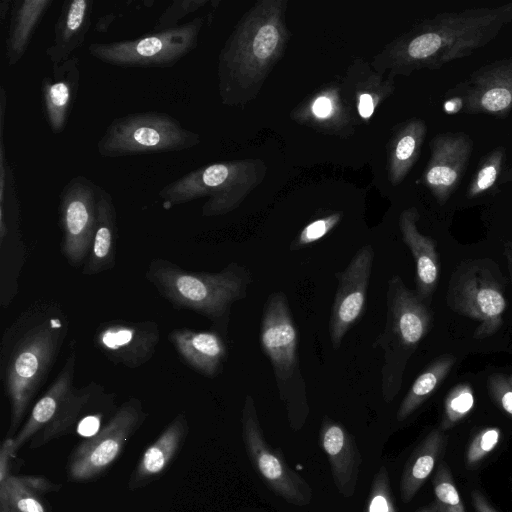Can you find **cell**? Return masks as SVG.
Here are the masks:
<instances>
[{"label": "cell", "mask_w": 512, "mask_h": 512, "mask_svg": "<svg viewBox=\"0 0 512 512\" xmlns=\"http://www.w3.org/2000/svg\"><path fill=\"white\" fill-rule=\"evenodd\" d=\"M61 305L40 300L23 310L4 331L0 344V378L10 404L8 437L21 428L31 401L45 383L68 334Z\"/></svg>", "instance_id": "6da1fadb"}, {"label": "cell", "mask_w": 512, "mask_h": 512, "mask_svg": "<svg viewBox=\"0 0 512 512\" xmlns=\"http://www.w3.org/2000/svg\"><path fill=\"white\" fill-rule=\"evenodd\" d=\"M512 22V2L493 7L444 12L416 24L387 49L395 74L437 70L473 54Z\"/></svg>", "instance_id": "7a4b0ae2"}, {"label": "cell", "mask_w": 512, "mask_h": 512, "mask_svg": "<svg viewBox=\"0 0 512 512\" xmlns=\"http://www.w3.org/2000/svg\"><path fill=\"white\" fill-rule=\"evenodd\" d=\"M284 1L259 2L239 21L218 59L219 94L225 105L254 97L287 42Z\"/></svg>", "instance_id": "3957f363"}, {"label": "cell", "mask_w": 512, "mask_h": 512, "mask_svg": "<svg viewBox=\"0 0 512 512\" xmlns=\"http://www.w3.org/2000/svg\"><path fill=\"white\" fill-rule=\"evenodd\" d=\"M146 279L176 309H186L213 321L222 320L232 303L245 295L248 274L229 264L217 273L190 272L165 259H153Z\"/></svg>", "instance_id": "277c9868"}, {"label": "cell", "mask_w": 512, "mask_h": 512, "mask_svg": "<svg viewBox=\"0 0 512 512\" xmlns=\"http://www.w3.org/2000/svg\"><path fill=\"white\" fill-rule=\"evenodd\" d=\"M256 168L248 161L209 164L166 184L158 195L166 209L207 196L202 215H224L234 210L256 185Z\"/></svg>", "instance_id": "5b68a950"}, {"label": "cell", "mask_w": 512, "mask_h": 512, "mask_svg": "<svg viewBox=\"0 0 512 512\" xmlns=\"http://www.w3.org/2000/svg\"><path fill=\"white\" fill-rule=\"evenodd\" d=\"M200 135L161 111L130 113L113 119L97 142L102 157L180 152L197 146Z\"/></svg>", "instance_id": "8992f818"}, {"label": "cell", "mask_w": 512, "mask_h": 512, "mask_svg": "<svg viewBox=\"0 0 512 512\" xmlns=\"http://www.w3.org/2000/svg\"><path fill=\"white\" fill-rule=\"evenodd\" d=\"M203 25L204 18L196 17L175 28L152 31L136 39L91 43L88 52L93 58L117 67H172L196 48Z\"/></svg>", "instance_id": "52a82bcc"}, {"label": "cell", "mask_w": 512, "mask_h": 512, "mask_svg": "<svg viewBox=\"0 0 512 512\" xmlns=\"http://www.w3.org/2000/svg\"><path fill=\"white\" fill-rule=\"evenodd\" d=\"M496 268L489 259L465 261L449 281L447 305L454 312L479 322L473 335L478 340L493 335L503 322L506 299Z\"/></svg>", "instance_id": "ba28073f"}, {"label": "cell", "mask_w": 512, "mask_h": 512, "mask_svg": "<svg viewBox=\"0 0 512 512\" xmlns=\"http://www.w3.org/2000/svg\"><path fill=\"white\" fill-rule=\"evenodd\" d=\"M146 417L139 399L125 401L97 433L74 449L67 467L69 480L87 482L102 475L119 458Z\"/></svg>", "instance_id": "9c48e42d"}, {"label": "cell", "mask_w": 512, "mask_h": 512, "mask_svg": "<svg viewBox=\"0 0 512 512\" xmlns=\"http://www.w3.org/2000/svg\"><path fill=\"white\" fill-rule=\"evenodd\" d=\"M432 315L417 293L399 276L390 279L387 291V321L382 336L386 361L393 364L397 387L408 358L428 333Z\"/></svg>", "instance_id": "30bf717a"}, {"label": "cell", "mask_w": 512, "mask_h": 512, "mask_svg": "<svg viewBox=\"0 0 512 512\" xmlns=\"http://www.w3.org/2000/svg\"><path fill=\"white\" fill-rule=\"evenodd\" d=\"M241 425L247 456L266 486L291 505L310 504L311 486L300 474L290 468L283 453L266 440L254 401L249 395L244 402Z\"/></svg>", "instance_id": "8fae6325"}, {"label": "cell", "mask_w": 512, "mask_h": 512, "mask_svg": "<svg viewBox=\"0 0 512 512\" xmlns=\"http://www.w3.org/2000/svg\"><path fill=\"white\" fill-rule=\"evenodd\" d=\"M447 113L506 118L512 111V56L487 63L449 89Z\"/></svg>", "instance_id": "7c38bea8"}, {"label": "cell", "mask_w": 512, "mask_h": 512, "mask_svg": "<svg viewBox=\"0 0 512 512\" xmlns=\"http://www.w3.org/2000/svg\"><path fill=\"white\" fill-rule=\"evenodd\" d=\"M98 190L99 185L77 175L59 195L61 252L71 266L81 265L90 253L97 225Z\"/></svg>", "instance_id": "4fadbf2b"}, {"label": "cell", "mask_w": 512, "mask_h": 512, "mask_svg": "<svg viewBox=\"0 0 512 512\" xmlns=\"http://www.w3.org/2000/svg\"><path fill=\"white\" fill-rule=\"evenodd\" d=\"M26 246L20 230V206L13 169L0 142V304L7 307L18 291Z\"/></svg>", "instance_id": "5bb4252c"}, {"label": "cell", "mask_w": 512, "mask_h": 512, "mask_svg": "<svg viewBox=\"0 0 512 512\" xmlns=\"http://www.w3.org/2000/svg\"><path fill=\"white\" fill-rule=\"evenodd\" d=\"M473 147L472 137L464 132L440 133L429 142L430 158L422 179L439 205L445 204L458 188Z\"/></svg>", "instance_id": "9a60e30c"}, {"label": "cell", "mask_w": 512, "mask_h": 512, "mask_svg": "<svg viewBox=\"0 0 512 512\" xmlns=\"http://www.w3.org/2000/svg\"><path fill=\"white\" fill-rule=\"evenodd\" d=\"M373 258V248L368 244L355 254L345 270L338 275L329 323L334 348L340 345L344 335L363 314Z\"/></svg>", "instance_id": "2e32d148"}, {"label": "cell", "mask_w": 512, "mask_h": 512, "mask_svg": "<svg viewBox=\"0 0 512 512\" xmlns=\"http://www.w3.org/2000/svg\"><path fill=\"white\" fill-rule=\"evenodd\" d=\"M160 341V329L153 321L115 320L101 324L94 336L95 346L114 364L135 369L147 363Z\"/></svg>", "instance_id": "e0dca14e"}, {"label": "cell", "mask_w": 512, "mask_h": 512, "mask_svg": "<svg viewBox=\"0 0 512 512\" xmlns=\"http://www.w3.org/2000/svg\"><path fill=\"white\" fill-rule=\"evenodd\" d=\"M260 342L279 380H286L296 363L298 335L282 293L273 294L265 306Z\"/></svg>", "instance_id": "ac0fdd59"}, {"label": "cell", "mask_w": 512, "mask_h": 512, "mask_svg": "<svg viewBox=\"0 0 512 512\" xmlns=\"http://www.w3.org/2000/svg\"><path fill=\"white\" fill-rule=\"evenodd\" d=\"M319 441L327 456L338 492L345 498L352 497L356 491L361 465V455L354 438L342 424L324 417Z\"/></svg>", "instance_id": "d6986e66"}, {"label": "cell", "mask_w": 512, "mask_h": 512, "mask_svg": "<svg viewBox=\"0 0 512 512\" xmlns=\"http://www.w3.org/2000/svg\"><path fill=\"white\" fill-rule=\"evenodd\" d=\"M79 58L75 55L52 65L50 75L41 81V98L45 120L53 134L62 133L73 109L80 87Z\"/></svg>", "instance_id": "ffe728a7"}, {"label": "cell", "mask_w": 512, "mask_h": 512, "mask_svg": "<svg viewBox=\"0 0 512 512\" xmlns=\"http://www.w3.org/2000/svg\"><path fill=\"white\" fill-rule=\"evenodd\" d=\"M187 435L186 415L179 413L143 452L129 478L128 488L139 489L161 476L175 459Z\"/></svg>", "instance_id": "44dd1931"}, {"label": "cell", "mask_w": 512, "mask_h": 512, "mask_svg": "<svg viewBox=\"0 0 512 512\" xmlns=\"http://www.w3.org/2000/svg\"><path fill=\"white\" fill-rule=\"evenodd\" d=\"M75 366L76 353L72 349L55 380L34 404L29 416L13 437L16 454L55 418L58 410L75 387Z\"/></svg>", "instance_id": "7402d4cb"}, {"label": "cell", "mask_w": 512, "mask_h": 512, "mask_svg": "<svg viewBox=\"0 0 512 512\" xmlns=\"http://www.w3.org/2000/svg\"><path fill=\"white\" fill-rule=\"evenodd\" d=\"M93 4L92 0L63 2L54 26L52 42L45 50L52 65L69 59L84 43L92 22Z\"/></svg>", "instance_id": "603a6c76"}, {"label": "cell", "mask_w": 512, "mask_h": 512, "mask_svg": "<svg viewBox=\"0 0 512 512\" xmlns=\"http://www.w3.org/2000/svg\"><path fill=\"white\" fill-rule=\"evenodd\" d=\"M418 210L414 207L404 210L399 219L402 238L409 247L416 266L417 294L424 300L434 291L440 273V262L435 242L417 229Z\"/></svg>", "instance_id": "cb8c5ba5"}, {"label": "cell", "mask_w": 512, "mask_h": 512, "mask_svg": "<svg viewBox=\"0 0 512 512\" xmlns=\"http://www.w3.org/2000/svg\"><path fill=\"white\" fill-rule=\"evenodd\" d=\"M169 339L183 361L198 373L214 377L225 358L226 346L215 332L174 329Z\"/></svg>", "instance_id": "d4e9b609"}, {"label": "cell", "mask_w": 512, "mask_h": 512, "mask_svg": "<svg viewBox=\"0 0 512 512\" xmlns=\"http://www.w3.org/2000/svg\"><path fill=\"white\" fill-rule=\"evenodd\" d=\"M53 0H13L5 39V56L10 67L25 55L32 37Z\"/></svg>", "instance_id": "484cf974"}, {"label": "cell", "mask_w": 512, "mask_h": 512, "mask_svg": "<svg viewBox=\"0 0 512 512\" xmlns=\"http://www.w3.org/2000/svg\"><path fill=\"white\" fill-rule=\"evenodd\" d=\"M116 233L117 214L113 198L99 186L97 225L83 275L92 276L115 266Z\"/></svg>", "instance_id": "4316f807"}, {"label": "cell", "mask_w": 512, "mask_h": 512, "mask_svg": "<svg viewBox=\"0 0 512 512\" xmlns=\"http://www.w3.org/2000/svg\"><path fill=\"white\" fill-rule=\"evenodd\" d=\"M59 487L43 476L12 474L0 483V512H50L44 495Z\"/></svg>", "instance_id": "83f0119b"}, {"label": "cell", "mask_w": 512, "mask_h": 512, "mask_svg": "<svg viewBox=\"0 0 512 512\" xmlns=\"http://www.w3.org/2000/svg\"><path fill=\"white\" fill-rule=\"evenodd\" d=\"M102 390L101 386L94 383L82 388L74 387L55 418L31 439L29 447L36 449L72 433L80 419H84L86 413L91 411L94 398L100 395Z\"/></svg>", "instance_id": "f1b7e54d"}, {"label": "cell", "mask_w": 512, "mask_h": 512, "mask_svg": "<svg viewBox=\"0 0 512 512\" xmlns=\"http://www.w3.org/2000/svg\"><path fill=\"white\" fill-rule=\"evenodd\" d=\"M427 126L423 119L413 118L398 129L390 142L388 153L389 178L393 185H398L417 162Z\"/></svg>", "instance_id": "f546056e"}, {"label": "cell", "mask_w": 512, "mask_h": 512, "mask_svg": "<svg viewBox=\"0 0 512 512\" xmlns=\"http://www.w3.org/2000/svg\"><path fill=\"white\" fill-rule=\"evenodd\" d=\"M443 444V432L439 428L434 429L409 457L400 480V496L404 503H409L414 498L431 475L440 457Z\"/></svg>", "instance_id": "4dcf8cb0"}, {"label": "cell", "mask_w": 512, "mask_h": 512, "mask_svg": "<svg viewBox=\"0 0 512 512\" xmlns=\"http://www.w3.org/2000/svg\"><path fill=\"white\" fill-rule=\"evenodd\" d=\"M455 363L452 355H443L436 359L414 381L402 400L396 414L398 421H404L417 410L441 384Z\"/></svg>", "instance_id": "1f68e13d"}, {"label": "cell", "mask_w": 512, "mask_h": 512, "mask_svg": "<svg viewBox=\"0 0 512 512\" xmlns=\"http://www.w3.org/2000/svg\"><path fill=\"white\" fill-rule=\"evenodd\" d=\"M505 162L506 149L504 146H497L485 154L469 182L467 197L469 199L477 198L496 187L504 172Z\"/></svg>", "instance_id": "d6a6232c"}, {"label": "cell", "mask_w": 512, "mask_h": 512, "mask_svg": "<svg viewBox=\"0 0 512 512\" xmlns=\"http://www.w3.org/2000/svg\"><path fill=\"white\" fill-rule=\"evenodd\" d=\"M437 512H466L449 466L440 462L432 479Z\"/></svg>", "instance_id": "836d02e7"}, {"label": "cell", "mask_w": 512, "mask_h": 512, "mask_svg": "<svg viewBox=\"0 0 512 512\" xmlns=\"http://www.w3.org/2000/svg\"><path fill=\"white\" fill-rule=\"evenodd\" d=\"M474 394L470 385L459 384L447 395L444 403V413L439 429L444 432L454 427L472 410Z\"/></svg>", "instance_id": "e575fe53"}, {"label": "cell", "mask_w": 512, "mask_h": 512, "mask_svg": "<svg viewBox=\"0 0 512 512\" xmlns=\"http://www.w3.org/2000/svg\"><path fill=\"white\" fill-rule=\"evenodd\" d=\"M365 512H397L385 466H381L373 477Z\"/></svg>", "instance_id": "d590c367"}, {"label": "cell", "mask_w": 512, "mask_h": 512, "mask_svg": "<svg viewBox=\"0 0 512 512\" xmlns=\"http://www.w3.org/2000/svg\"><path fill=\"white\" fill-rule=\"evenodd\" d=\"M208 3L207 0H175L159 16L152 29L153 32L172 29L187 15L199 10Z\"/></svg>", "instance_id": "8d00e7d4"}, {"label": "cell", "mask_w": 512, "mask_h": 512, "mask_svg": "<svg viewBox=\"0 0 512 512\" xmlns=\"http://www.w3.org/2000/svg\"><path fill=\"white\" fill-rule=\"evenodd\" d=\"M341 214L335 213L324 218L314 220L300 232L298 237L291 244L292 250H298L314 242H317L327 235L340 221Z\"/></svg>", "instance_id": "74e56055"}, {"label": "cell", "mask_w": 512, "mask_h": 512, "mask_svg": "<svg viewBox=\"0 0 512 512\" xmlns=\"http://www.w3.org/2000/svg\"><path fill=\"white\" fill-rule=\"evenodd\" d=\"M500 433L499 428L489 427L476 434L467 450V464L474 466L484 459L497 446Z\"/></svg>", "instance_id": "f35d334b"}, {"label": "cell", "mask_w": 512, "mask_h": 512, "mask_svg": "<svg viewBox=\"0 0 512 512\" xmlns=\"http://www.w3.org/2000/svg\"><path fill=\"white\" fill-rule=\"evenodd\" d=\"M488 389L494 401L512 417V386L502 374H493L488 379Z\"/></svg>", "instance_id": "ab89813d"}, {"label": "cell", "mask_w": 512, "mask_h": 512, "mask_svg": "<svg viewBox=\"0 0 512 512\" xmlns=\"http://www.w3.org/2000/svg\"><path fill=\"white\" fill-rule=\"evenodd\" d=\"M16 456L13 437L7 436L0 448V483L13 474L12 466Z\"/></svg>", "instance_id": "60d3db41"}, {"label": "cell", "mask_w": 512, "mask_h": 512, "mask_svg": "<svg viewBox=\"0 0 512 512\" xmlns=\"http://www.w3.org/2000/svg\"><path fill=\"white\" fill-rule=\"evenodd\" d=\"M312 112L318 118H327L333 112V102L327 96H319L312 105Z\"/></svg>", "instance_id": "b9f144b4"}, {"label": "cell", "mask_w": 512, "mask_h": 512, "mask_svg": "<svg viewBox=\"0 0 512 512\" xmlns=\"http://www.w3.org/2000/svg\"><path fill=\"white\" fill-rule=\"evenodd\" d=\"M374 99L371 94L364 93L359 97L358 113L362 118L368 119L374 111Z\"/></svg>", "instance_id": "7bdbcfd3"}, {"label": "cell", "mask_w": 512, "mask_h": 512, "mask_svg": "<svg viewBox=\"0 0 512 512\" xmlns=\"http://www.w3.org/2000/svg\"><path fill=\"white\" fill-rule=\"evenodd\" d=\"M471 500L473 507L476 512H497L486 500L484 495L478 491L474 490L471 493Z\"/></svg>", "instance_id": "ee69618b"}, {"label": "cell", "mask_w": 512, "mask_h": 512, "mask_svg": "<svg viewBox=\"0 0 512 512\" xmlns=\"http://www.w3.org/2000/svg\"><path fill=\"white\" fill-rule=\"evenodd\" d=\"M10 5H12V1H9V0H2L0 2V19H1V23L4 22L9 9H11Z\"/></svg>", "instance_id": "f6af8a7d"}, {"label": "cell", "mask_w": 512, "mask_h": 512, "mask_svg": "<svg viewBox=\"0 0 512 512\" xmlns=\"http://www.w3.org/2000/svg\"><path fill=\"white\" fill-rule=\"evenodd\" d=\"M510 181H512V165L510 167H508L506 170H504L499 183L503 184V183H507Z\"/></svg>", "instance_id": "bcb514c9"}, {"label": "cell", "mask_w": 512, "mask_h": 512, "mask_svg": "<svg viewBox=\"0 0 512 512\" xmlns=\"http://www.w3.org/2000/svg\"><path fill=\"white\" fill-rule=\"evenodd\" d=\"M506 257H507V263H508V271L512 282V247L506 248Z\"/></svg>", "instance_id": "7dc6e473"}, {"label": "cell", "mask_w": 512, "mask_h": 512, "mask_svg": "<svg viewBox=\"0 0 512 512\" xmlns=\"http://www.w3.org/2000/svg\"><path fill=\"white\" fill-rule=\"evenodd\" d=\"M418 512H437V510H436V508H435V506L433 504V505H430V506H428L426 508L421 509Z\"/></svg>", "instance_id": "c3c4849f"}, {"label": "cell", "mask_w": 512, "mask_h": 512, "mask_svg": "<svg viewBox=\"0 0 512 512\" xmlns=\"http://www.w3.org/2000/svg\"><path fill=\"white\" fill-rule=\"evenodd\" d=\"M509 384L512 386V374H510L509 376L506 377Z\"/></svg>", "instance_id": "681fc988"}]
</instances>
